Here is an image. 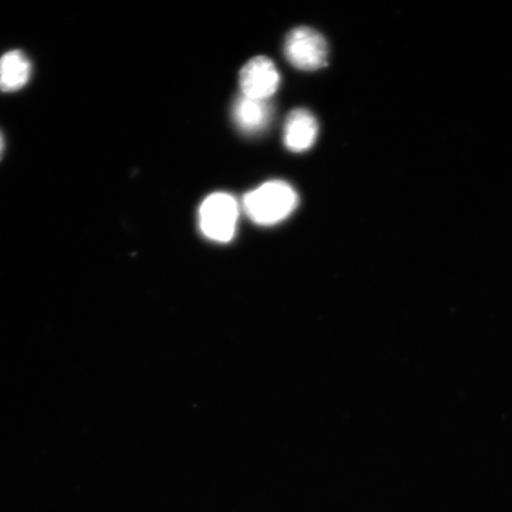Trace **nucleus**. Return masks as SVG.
Listing matches in <instances>:
<instances>
[{"instance_id":"obj_1","label":"nucleus","mask_w":512,"mask_h":512,"mask_svg":"<svg viewBox=\"0 0 512 512\" xmlns=\"http://www.w3.org/2000/svg\"><path fill=\"white\" fill-rule=\"evenodd\" d=\"M297 204L296 190L283 181L267 182L243 197V209L249 219L260 226H274L284 221Z\"/></svg>"},{"instance_id":"obj_2","label":"nucleus","mask_w":512,"mask_h":512,"mask_svg":"<svg viewBox=\"0 0 512 512\" xmlns=\"http://www.w3.org/2000/svg\"><path fill=\"white\" fill-rule=\"evenodd\" d=\"M239 219V204L232 195L216 192L203 201L200 208V228L208 239L232 241Z\"/></svg>"},{"instance_id":"obj_3","label":"nucleus","mask_w":512,"mask_h":512,"mask_svg":"<svg viewBox=\"0 0 512 512\" xmlns=\"http://www.w3.org/2000/svg\"><path fill=\"white\" fill-rule=\"evenodd\" d=\"M328 43L315 29L300 27L293 29L285 41V56L293 67L302 70H317L328 63Z\"/></svg>"},{"instance_id":"obj_4","label":"nucleus","mask_w":512,"mask_h":512,"mask_svg":"<svg viewBox=\"0 0 512 512\" xmlns=\"http://www.w3.org/2000/svg\"><path fill=\"white\" fill-rule=\"evenodd\" d=\"M279 83L277 67L265 56L254 57L240 72L242 95L248 98L268 100L277 92Z\"/></svg>"},{"instance_id":"obj_5","label":"nucleus","mask_w":512,"mask_h":512,"mask_svg":"<svg viewBox=\"0 0 512 512\" xmlns=\"http://www.w3.org/2000/svg\"><path fill=\"white\" fill-rule=\"evenodd\" d=\"M318 136V123L311 112L298 108L288 115L284 140L288 150L304 152L315 144Z\"/></svg>"},{"instance_id":"obj_6","label":"nucleus","mask_w":512,"mask_h":512,"mask_svg":"<svg viewBox=\"0 0 512 512\" xmlns=\"http://www.w3.org/2000/svg\"><path fill=\"white\" fill-rule=\"evenodd\" d=\"M235 124L242 132L253 134L264 131L272 118V107L268 100L240 96L233 108Z\"/></svg>"},{"instance_id":"obj_7","label":"nucleus","mask_w":512,"mask_h":512,"mask_svg":"<svg viewBox=\"0 0 512 512\" xmlns=\"http://www.w3.org/2000/svg\"><path fill=\"white\" fill-rule=\"evenodd\" d=\"M32 66L21 50H11L0 56V92L16 93L28 85Z\"/></svg>"},{"instance_id":"obj_8","label":"nucleus","mask_w":512,"mask_h":512,"mask_svg":"<svg viewBox=\"0 0 512 512\" xmlns=\"http://www.w3.org/2000/svg\"><path fill=\"white\" fill-rule=\"evenodd\" d=\"M5 152V138L2 131H0V160L3 159Z\"/></svg>"}]
</instances>
